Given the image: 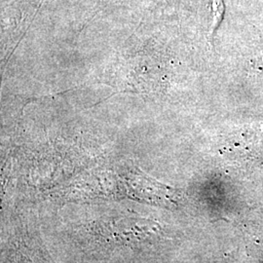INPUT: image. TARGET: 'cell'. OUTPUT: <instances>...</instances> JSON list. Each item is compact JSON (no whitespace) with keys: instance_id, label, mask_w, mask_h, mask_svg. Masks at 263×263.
Wrapping results in <instances>:
<instances>
[{"instance_id":"obj_1","label":"cell","mask_w":263,"mask_h":263,"mask_svg":"<svg viewBox=\"0 0 263 263\" xmlns=\"http://www.w3.org/2000/svg\"><path fill=\"white\" fill-rule=\"evenodd\" d=\"M226 12V5L223 0H212V24L210 28V39L213 43L216 30L221 24Z\"/></svg>"},{"instance_id":"obj_2","label":"cell","mask_w":263,"mask_h":263,"mask_svg":"<svg viewBox=\"0 0 263 263\" xmlns=\"http://www.w3.org/2000/svg\"><path fill=\"white\" fill-rule=\"evenodd\" d=\"M44 1H45V0H41V1L39 2V4H38V7L37 8H36V11L34 12V16L32 17V19H31V21H30V23H29V26H30V24H31V23L33 22V20H34V17H35V16H36V14H37L38 10H39V8H40V7H41V5H42V3H43ZM29 26H28V27H29Z\"/></svg>"}]
</instances>
